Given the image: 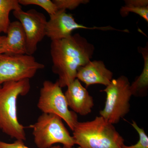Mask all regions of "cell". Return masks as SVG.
Here are the masks:
<instances>
[{"mask_svg":"<svg viewBox=\"0 0 148 148\" xmlns=\"http://www.w3.org/2000/svg\"><path fill=\"white\" fill-rule=\"evenodd\" d=\"M5 36H0V45L2 43L3 41L4 40L5 38Z\"/></svg>","mask_w":148,"mask_h":148,"instance_id":"ffe728a7","label":"cell"},{"mask_svg":"<svg viewBox=\"0 0 148 148\" xmlns=\"http://www.w3.org/2000/svg\"><path fill=\"white\" fill-rule=\"evenodd\" d=\"M131 125L138 133L139 141L136 144L132 145L126 146L124 145L122 148H148V137L144 129L140 128L134 121H132Z\"/></svg>","mask_w":148,"mask_h":148,"instance_id":"e0dca14e","label":"cell"},{"mask_svg":"<svg viewBox=\"0 0 148 148\" xmlns=\"http://www.w3.org/2000/svg\"><path fill=\"white\" fill-rule=\"evenodd\" d=\"M37 106L42 113L60 117L72 131L78 122L77 114L69 110L64 93L57 81L54 83L49 80L44 82Z\"/></svg>","mask_w":148,"mask_h":148,"instance_id":"8992f818","label":"cell"},{"mask_svg":"<svg viewBox=\"0 0 148 148\" xmlns=\"http://www.w3.org/2000/svg\"><path fill=\"white\" fill-rule=\"evenodd\" d=\"M75 145L78 148H122L124 139L114 125L103 117L78 122L73 130Z\"/></svg>","mask_w":148,"mask_h":148,"instance_id":"3957f363","label":"cell"},{"mask_svg":"<svg viewBox=\"0 0 148 148\" xmlns=\"http://www.w3.org/2000/svg\"><path fill=\"white\" fill-rule=\"evenodd\" d=\"M95 49L94 45L79 34L51 41L52 71L58 75L57 81L61 88L67 87L77 79L78 70L91 61Z\"/></svg>","mask_w":148,"mask_h":148,"instance_id":"6da1fadb","label":"cell"},{"mask_svg":"<svg viewBox=\"0 0 148 148\" xmlns=\"http://www.w3.org/2000/svg\"><path fill=\"white\" fill-rule=\"evenodd\" d=\"M21 8L18 0H0V34L7 33L11 23L9 19L10 12Z\"/></svg>","mask_w":148,"mask_h":148,"instance_id":"9a60e30c","label":"cell"},{"mask_svg":"<svg viewBox=\"0 0 148 148\" xmlns=\"http://www.w3.org/2000/svg\"><path fill=\"white\" fill-rule=\"evenodd\" d=\"M29 79L5 83L0 88V129L16 140L26 141L25 127L18 121L17 101L31 89Z\"/></svg>","mask_w":148,"mask_h":148,"instance_id":"7a4b0ae2","label":"cell"},{"mask_svg":"<svg viewBox=\"0 0 148 148\" xmlns=\"http://www.w3.org/2000/svg\"><path fill=\"white\" fill-rule=\"evenodd\" d=\"M45 67L32 55L0 54V88L8 82L30 79Z\"/></svg>","mask_w":148,"mask_h":148,"instance_id":"52a82bcc","label":"cell"},{"mask_svg":"<svg viewBox=\"0 0 148 148\" xmlns=\"http://www.w3.org/2000/svg\"><path fill=\"white\" fill-rule=\"evenodd\" d=\"M0 148H31L25 145L24 141L16 140L13 143H9L0 141ZM50 148H62L60 145L52 146Z\"/></svg>","mask_w":148,"mask_h":148,"instance_id":"d6986e66","label":"cell"},{"mask_svg":"<svg viewBox=\"0 0 148 148\" xmlns=\"http://www.w3.org/2000/svg\"><path fill=\"white\" fill-rule=\"evenodd\" d=\"M29 127L33 130L34 142L38 148H50L56 144L71 147L75 145L63 119L56 115L42 113Z\"/></svg>","mask_w":148,"mask_h":148,"instance_id":"277c9868","label":"cell"},{"mask_svg":"<svg viewBox=\"0 0 148 148\" xmlns=\"http://www.w3.org/2000/svg\"><path fill=\"white\" fill-rule=\"evenodd\" d=\"M21 5H36L42 8L49 15L55 14L58 10L53 1L51 0H18Z\"/></svg>","mask_w":148,"mask_h":148,"instance_id":"2e32d148","label":"cell"},{"mask_svg":"<svg viewBox=\"0 0 148 148\" xmlns=\"http://www.w3.org/2000/svg\"><path fill=\"white\" fill-rule=\"evenodd\" d=\"M13 15L21 23L26 37L27 54L32 55L36 51L38 44L46 36L47 20L44 14L32 9L13 11Z\"/></svg>","mask_w":148,"mask_h":148,"instance_id":"ba28073f","label":"cell"},{"mask_svg":"<svg viewBox=\"0 0 148 148\" xmlns=\"http://www.w3.org/2000/svg\"><path fill=\"white\" fill-rule=\"evenodd\" d=\"M62 148H73L71 147H67V146H63V147H62Z\"/></svg>","mask_w":148,"mask_h":148,"instance_id":"44dd1931","label":"cell"},{"mask_svg":"<svg viewBox=\"0 0 148 148\" xmlns=\"http://www.w3.org/2000/svg\"><path fill=\"white\" fill-rule=\"evenodd\" d=\"M130 84L127 77L121 75L113 79L110 83L101 91L106 92L104 109L100 111V116L112 124H117L130 111L132 93Z\"/></svg>","mask_w":148,"mask_h":148,"instance_id":"5b68a950","label":"cell"},{"mask_svg":"<svg viewBox=\"0 0 148 148\" xmlns=\"http://www.w3.org/2000/svg\"><path fill=\"white\" fill-rule=\"evenodd\" d=\"M58 10H73L81 4L89 3L88 0H53Z\"/></svg>","mask_w":148,"mask_h":148,"instance_id":"ac0fdd59","label":"cell"},{"mask_svg":"<svg viewBox=\"0 0 148 148\" xmlns=\"http://www.w3.org/2000/svg\"><path fill=\"white\" fill-rule=\"evenodd\" d=\"M138 51L141 53L144 59V66L140 75L130 85V89L132 95L136 97H145L148 92V44L147 42L144 47L138 48Z\"/></svg>","mask_w":148,"mask_h":148,"instance_id":"4fadbf2b","label":"cell"},{"mask_svg":"<svg viewBox=\"0 0 148 148\" xmlns=\"http://www.w3.org/2000/svg\"><path fill=\"white\" fill-rule=\"evenodd\" d=\"M64 95L69 108L76 114L85 116L91 112L94 106L93 98L78 79L67 86Z\"/></svg>","mask_w":148,"mask_h":148,"instance_id":"30bf717a","label":"cell"},{"mask_svg":"<svg viewBox=\"0 0 148 148\" xmlns=\"http://www.w3.org/2000/svg\"><path fill=\"white\" fill-rule=\"evenodd\" d=\"M49 16L50 18L47 24L46 36L51 41L66 38L71 36L72 32L77 29L119 31L110 26L90 27L78 24L73 14L67 13L66 10H58L55 14Z\"/></svg>","mask_w":148,"mask_h":148,"instance_id":"9c48e42d","label":"cell"},{"mask_svg":"<svg viewBox=\"0 0 148 148\" xmlns=\"http://www.w3.org/2000/svg\"><path fill=\"white\" fill-rule=\"evenodd\" d=\"M7 34L0 45V54H27L26 35L21 23L18 21L11 22Z\"/></svg>","mask_w":148,"mask_h":148,"instance_id":"7c38bea8","label":"cell"},{"mask_svg":"<svg viewBox=\"0 0 148 148\" xmlns=\"http://www.w3.org/2000/svg\"><path fill=\"white\" fill-rule=\"evenodd\" d=\"M124 1V5L120 10L122 17H126L132 12L138 14L148 23V0H125Z\"/></svg>","mask_w":148,"mask_h":148,"instance_id":"5bb4252c","label":"cell"},{"mask_svg":"<svg viewBox=\"0 0 148 148\" xmlns=\"http://www.w3.org/2000/svg\"><path fill=\"white\" fill-rule=\"evenodd\" d=\"M112 72L107 69L103 61H90L77 71V79L86 85V88L94 84L106 86L113 79Z\"/></svg>","mask_w":148,"mask_h":148,"instance_id":"8fae6325","label":"cell"}]
</instances>
